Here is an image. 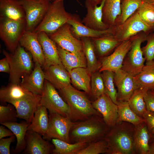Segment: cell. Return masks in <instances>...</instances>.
Here are the masks:
<instances>
[{
	"instance_id": "6da1fadb",
	"label": "cell",
	"mask_w": 154,
	"mask_h": 154,
	"mask_svg": "<svg viewBox=\"0 0 154 154\" xmlns=\"http://www.w3.org/2000/svg\"><path fill=\"white\" fill-rule=\"evenodd\" d=\"M135 126L125 121L117 122L110 128L104 139L106 141L108 154H135Z\"/></svg>"
},
{
	"instance_id": "7a4b0ae2",
	"label": "cell",
	"mask_w": 154,
	"mask_h": 154,
	"mask_svg": "<svg viewBox=\"0 0 154 154\" xmlns=\"http://www.w3.org/2000/svg\"><path fill=\"white\" fill-rule=\"evenodd\" d=\"M110 128L102 117L93 116L86 119L74 122L70 130L69 138L72 143H89L104 138Z\"/></svg>"
},
{
	"instance_id": "3957f363",
	"label": "cell",
	"mask_w": 154,
	"mask_h": 154,
	"mask_svg": "<svg viewBox=\"0 0 154 154\" xmlns=\"http://www.w3.org/2000/svg\"><path fill=\"white\" fill-rule=\"evenodd\" d=\"M60 90L80 121L94 116L102 117L94 108L92 102L84 92L79 91L70 84Z\"/></svg>"
},
{
	"instance_id": "277c9868",
	"label": "cell",
	"mask_w": 154,
	"mask_h": 154,
	"mask_svg": "<svg viewBox=\"0 0 154 154\" xmlns=\"http://www.w3.org/2000/svg\"><path fill=\"white\" fill-rule=\"evenodd\" d=\"M3 53L7 59L10 66L9 79L11 83L19 84L21 79L33 70V57L30 53L19 44L13 53L5 50Z\"/></svg>"
},
{
	"instance_id": "5b68a950",
	"label": "cell",
	"mask_w": 154,
	"mask_h": 154,
	"mask_svg": "<svg viewBox=\"0 0 154 154\" xmlns=\"http://www.w3.org/2000/svg\"><path fill=\"white\" fill-rule=\"evenodd\" d=\"M40 104L46 107L49 113L58 114L74 122L80 121L69 105L60 96L55 87L45 79L43 91L40 96Z\"/></svg>"
},
{
	"instance_id": "8992f818",
	"label": "cell",
	"mask_w": 154,
	"mask_h": 154,
	"mask_svg": "<svg viewBox=\"0 0 154 154\" xmlns=\"http://www.w3.org/2000/svg\"><path fill=\"white\" fill-rule=\"evenodd\" d=\"M72 16L66 11L63 0L52 2L44 18L34 31L37 34L43 32L48 35L53 34L67 23Z\"/></svg>"
},
{
	"instance_id": "52a82bcc",
	"label": "cell",
	"mask_w": 154,
	"mask_h": 154,
	"mask_svg": "<svg viewBox=\"0 0 154 154\" xmlns=\"http://www.w3.org/2000/svg\"><path fill=\"white\" fill-rule=\"evenodd\" d=\"M149 34L142 32L133 37L131 48L123 60L121 69L133 76L138 74L144 66L146 60L141 47Z\"/></svg>"
},
{
	"instance_id": "ba28073f",
	"label": "cell",
	"mask_w": 154,
	"mask_h": 154,
	"mask_svg": "<svg viewBox=\"0 0 154 154\" xmlns=\"http://www.w3.org/2000/svg\"><path fill=\"white\" fill-rule=\"evenodd\" d=\"M26 31V20L15 21L0 17V37L11 53H14Z\"/></svg>"
},
{
	"instance_id": "9c48e42d",
	"label": "cell",
	"mask_w": 154,
	"mask_h": 154,
	"mask_svg": "<svg viewBox=\"0 0 154 154\" xmlns=\"http://www.w3.org/2000/svg\"><path fill=\"white\" fill-rule=\"evenodd\" d=\"M112 35L121 42L142 32L148 34L154 32V28L145 24L136 11L123 23L113 27Z\"/></svg>"
},
{
	"instance_id": "30bf717a",
	"label": "cell",
	"mask_w": 154,
	"mask_h": 154,
	"mask_svg": "<svg viewBox=\"0 0 154 154\" xmlns=\"http://www.w3.org/2000/svg\"><path fill=\"white\" fill-rule=\"evenodd\" d=\"M18 0L25 13L26 31H34L44 18L52 2L50 0Z\"/></svg>"
},
{
	"instance_id": "8fae6325",
	"label": "cell",
	"mask_w": 154,
	"mask_h": 154,
	"mask_svg": "<svg viewBox=\"0 0 154 154\" xmlns=\"http://www.w3.org/2000/svg\"><path fill=\"white\" fill-rule=\"evenodd\" d=\"M48 116V127L43 138L48 141L56 139L71 143L69 133L74 122L67 117L57 113H49Z\"/></svg>"
},
{
	"instance_id": "7c38bea8",
	"label": "cell",
	"mask_w": 154,
	"mask_h": 154,
	"mask_svg": "<svg viewBox=\"0 0 154 154\" xmlns=\"http://www.w3.org/2000/svg\"><path fill=\"white\" fill-rule=\"evenodd\" d=\"M48 36L56 44L67 51L73 53L83 51L82 41L73 36L67 23Z\"/></svg>"
},
{
	"instance_id": "4fadbf2b",
	"label": "cell",
	"mask_w": 154,
	"mask_h": 154,
	"mask_svg": "<svg viewBox=\"0 0 154 154\" xmlns=\"http://www.w3.org/2000/svg\"><path fill=\"white\" fill-rule=\"evenodd\" d=\"M133 37L121 42L111 54L102 58L100 72L108 70L115 72L121 68L124 59L131 48Z\"/></svg>"
},
{
	"instance_id": "5bb4252c",
	"label": "cell",
	"mask_w": 154,
	"mask_h": 154,
	"mask_svg": "<svg viewBox=\"0 0 154 154\" xmlns=\"http://www.w3.org/2000/svg\"><path fill=\"white\" fill-rule=\"evenodd\" d=\"M94 108L102 116L106 124L110 128L114 126L118 117V106L106 94L92 102Z\"/></svg>"
},
{
	"instance_id": "9a60e30c",
	"label": "cell",
	"mask_w": 154,
	"mask_h": 154,
	"mask_svg": "<svg viewBox=\"0 0 154 154\" xmlns=\"http://www.w3.org/2000/svg\"><path fill=\"white\" fill-rule=\"evenodd\" d=\"M114 73V82L117 88V101H128L134 91L139 87L134 76L121 68Z\"/></svg>"
},
{
	"instance_id": "2e32d148",
	"label": "cell",
	"mask_w": 154,
	"mask_h": 154,
	"mask_svg": "<svg viewBox=\"0 0 154 154\" xmlns=\"http://www.w3.org/2000/svg\"><path fill=\"white\" fill-rule=\"evenodd\" d=\"M35 131L27 130L26 136V147L22 152L26 154H52L54 147L48 141Z\"/></svg>"
},
{
	"instance_id": "e0dca14e",
	"label": "cell",
	"mask_w": 154,
	"mask_h": 154,
	"mask_svg": "<svg viewBox=\"0 0 154 154\" xmlns=\"http://www.w3.org/2000/svg\"><path fill=\"white\" fill-rule=\"evenodd\" d=\"M20 84L33 94L41 96L43 91L45 75L42 67L35 62L34 69L29 74L22 77Z\"/></svg>"
},
{
	"instance_id": "ac0fdd59",
	"label": "cell",
	"mask_w": 154,
	"mask_h": 154,
	"mask_svg": "<svg viewBox=\"0 0 154 154\" xmlns=\"http://www.w3.org/2000/svg\"><path fill=\"white\" fill-rule=\"evenodd\" d=\"M106 0H102L99 6L91 5L86 0L87 13L81 21L86 26L94 30L104 31L110 28L103 21V9Z\"/></svg>"
},
{
	"instance_id": "d6986e66",
	"label": "cell",
	"mask_w": 154,
	"mask_h": 154,
	"mask_svg": "<svg viewBox=\"0 0 154 154\" xmlns=\"http://www.w3.org/2000/svg\"><path fill=\"white\" fill-rule=\"evenodd\" d=\"M19 44L30 53L35 62H38L43 68L45 59L37 33L34 31H26L19 41Z\"/></svg>"
},
{
	"instance_id": "ffe728a7",
	"label": "cell",
	"mask_w": 154,
	"mask_h": 154,
	"mask_svg": "<svg viewBox=\"0 0 154 154\" xmlns=\"http://www.w3.org/2000/svg\"><path fill=\"white\" fill-rule=\"evenodd\" d=\"M45 79L59 90L70 84L69 73L62 64L51 65L43 70Z\"/></svg>"
},
{
	"instance_id": "44dd1931",
	"label": "cell",
	"mask_w": 154,
	"mask_h": 154,
	"mask_svg": "<svg viewBox=\"0 0 154 154\" xmlns=\"http://www.w3.org/2000/svg\"><path fill=\"white\" fill-rule=\"evenodd\" d=\"M67 23L70 25L73 36L78 39L82 37L98 38L108 34L112 35L113 33V28L104 31L91 29L83 24L76 15H72Z\"/></svg>"
},
{
	"instance_id": "7402d4cb",
	"label": "cell",
	"mask_w": 154,
	"mask_h": 154,
	"mask_svg": "<svg viewBox=\"0 0 154 154\" xmlns=\"http://www.w3.org/2000/svg\"><path fill=\"white\" fill-rule=\"evenodd\" d=\"M37 36L45 59L44 69L52 65L62 64L56 44L44 32L38 33Z\"/></svg>"
},
{
	"instance_id": "603a6c76",
	"label": "cell",
	"mask_w": 154,
	"mask_h": 154,
	"mask_svg": "<svg viewBox=\"0 0 154 154\" xmlns=\"http://www.w3.org/2000/svg\"><path fill=\"white\" fill-rule=\"evenodd\" d=\"M40 96L34 95L12 103L17 110V118L31 123L35 111L40 105Z\"/></svg>"
},
{
	"instance_id": "cb8c5ba5",
	"label": "cell",
	"mask_w": 154,
	"mask_h": 154,
	"mask_svg": "<svg viewBox=\"0 0 154 154\" xmlns=\"http://www.w3.org/2000/svg\"><path fill=\"white\" fill-rule=\"evenodd\" d=\"M34 95L20 84L11 83L7 86L0 89V100L11 104L15 102Z\"/></svg>"
},
{
	"instance_id": "d4e9b609",
	"label": "cell",
	"mask_w": 154,
	"mask_h": 154,
	"mask_svg": "<svg viewBox=\"0 0 154 154\" xmlns=\"http://www.w3.org/2000/svg\"><path fill=\"white\" fill-rule=\"evenodd\" d=\"M56 45L62 63L68 72L77 68H86V60L83 51L73 53Z\"/></svg>"
},
{
	"instance_id": "484cf974",
	"label": "cell",
	"mask_w": 154,
	"mask_h": 154,
	"mask_svg": "<svg viewBox=\"0 0 154 154\" xmlns=\"http://www.w3.org/2000/svg\"><path fill=\"white\" fill-rule=\"evenodd\" d=\"M0 17L26 20L24 10L18 0H0Z\"/></svg>"
},
{
	"instance_id": "4316f807",
	"label": "cell",
	"mask_w": 154,
	"mask_h": 154,
	"mask_svg": "<svg viewBox=\"0 0 154 154\" xmlns=\"http://www.w3.org/2000/svg\"><path fill=\"white\" fill-rule=\"evenodd\" d=\"M150 136L144 122L135 126L134 146L135 154H148Z\"/></svg>"
},
{
	"instance_id": "83f0119b",
	"label": "cell",
	"mask_w": 154,
	"mask_h": 154,
	"mask_svg": "<svg viewBox=\"0 0 154 154\" xmlns=\"http://www.w3.org/2000/svg\"><path fill=\"white\" fill-rule=\"evenodd\" d=\"M68 72L71 82L76 88L82 90L88 94H91V75L86 68H77Z\"/></svg>"
},
{
	"instance_id": "f1b7e54d",
	"label": "cell",
	"mask_w": 154,
	"mask_h": 154,
	"mask_svg": "<svg viewBox=\"0 0 154 154\" xmlns=\"http://www.w3.org/2000/svg\"><path fill=\"white\" fill-rule=\"evenodd\" d=\"M31 123L26 121L20 123L16 122L0 123L10 130L16 137L17 143L14 150V153H20L25 149L26 145V134L28 127Z\"/></svg>"
},
{
	"instance_id": "f546056e",
	"label": "cell",
	"mask_w": 154,
	"mask_h": 154,
	"mask_svg": "<svg viewBox=\"0 0 154 154\" xmlns=\"http://www.w3.org/2000/svg\"><path fill=\"white\" fill-rule=\"evenodd\" d=\"M47 110L46 107L40 105L38 106L27 130L36 132L42 136L45 135L49 122Z\"/></svg>"
},
{
	"instance_id": "4dcf8cb0",
	"label": "cell",
	"mask_w": 154,
	"mask_h": 154,
	"mask_svg": "<svg viewBox=\"0 0 154 154\" xmlns=\"http://www.w3.org/2000/svg\"><path fill=\"white\" fill-rule=\"evenodd\" d=\"M83 44V51L87 62L86 69L91 75L99 70L101 67V62L98 61L96 56L94 45L90 38H81Z\"/></svg>"
},
{
	"instance_id": "1f68e13d",
	"label": "cell",
	"mask_w": 154,
	"mask_h": 154,
	"mask_svg": "<svg viewBox=\"0 0 154 154\" xmlns=\"http://www.w3.org/2000/svg\"><path fill=\"white\" fill-rule=\"evenodd\" d=\"M121 0H106L103 9V21L110 28L115 25L121 13Z\"/></svg>"
},
{
	"instance_id": "d6a6232c",
	"label": "cell",
	"mask_w": 154,
	"mask_h": 154,
	"mask_svg": "<svg viewBox=\"0 0 154 154\" xmlns=\"http://www.w3.org/2000/svg\"><path fill=\"white\" fill-rule=\"evenodd\" d=\"M90 38L98 55L103 57L115 49L121 42L117 40L112 34Z\"/></svg>"
},
{
	"instance_id": "836d02e7",
	"label": "cell",
	"mask_w": 154,
	"mask_h": 154,
	"mask_svg": "<svg viewBox=\"0 0 154 154\" xmlns=\"http://www.w3.org/2000/svg\"><path fill=\"white\" fill-rule=\"evenodd\" d=\"M139 88L146 90L154 89V62H146L141 71L134 76Z\"/></svg>"
},
{
	"instance_id": "e575fe53",
	"label": "cell",
	"mask_w": 154,
	"mask_h": 154,
	"mask_svg": "<svg viewBox=\"0 0 154 154\" xmlns=\"http://www.w3.org/2000/svg\"><path fill=\"white\" fill-rule=\"evenodd\" d=\"M117 122L125 121L134 126L145 121L144 119L136 114L130 108L128 101L118 102Z\"/></svg>"
},
{
	"instance_id": "d590c367",
	"label": "cell",
	"mask_w": 154,
	"mask_h": 154,
	"mask_svg": "<svg viewBox=\"0 0 154 154\" xmlns=\"http://www.w3.org/2000/svg\"><path fill=\"white\" fill-rule=\"evenodd\" d=\"M51 141L54 147L52 154H75L88 144L83 143H69L56 139H52Z\"/></svg>"
},
{
	"instance_id": "8d00e7d4",
	"label": "cell",
	"mask_w": 154,
	"mask_h": 154,
	"mask_svg": "<svg viewBox=\"0 0 154 154\" xmlns=\"http://www.w3.org/2000/svg\"><path fill=\"white\" fill-rule=\"evenodd\" d=\"M146 91L141 88H137L128 101L131 109L137 115L143 118L147 111L144 99V94Z\"/></svg>"
},
{
	"instance_id": "74e56055",
	"label": "cell",
	"mask_w": 154,
	"mask_h": 154,
	"mask_svg": "<svg viewBox=\"0 0 154 154\" xmlns=\"http://www.w3.org/2000/svg\"><path fill=\"white\" fill-rule=\"evenodd\" d=\"M142 2V0H121V13L116 20L115 26L123 23L134 14Z\"/></svg>"
},
{
	"instance_id": "f35d334b",
	"label": "cell",
	"mask_w": 154,
	"mask_h": 154,
	"mask_svg": "<svg viewBox=\"0 0 154 154\" xmlns=\"http://www.w3.org/2000/svg\"><path fill=\"white\" fill-rule=\"evenodd\" d=\"M101 72L106 93L109 96L113 102L117 105V91L115 87L114 72L110 70H106Z\"/></svg>"
},
{
	"instance_id": "ab89813d",
	"label": "cell",
	"mask_w": 154,
	"mask_h": 154,
	"mask_svg": "<svg viewBox=\"0 0 154 154\" xmlns=\"http://www.w3.org/2000/svg\"><path fill=\"white\" fill-rule=\"evenodd\" d=\"M136 11L145 24L154 28V5L143 2Z\"/></svg>"
},
{
	"instance_id": "60d3db41",
	"label": "cell",
	"mask_w": 154,
	"mask_h": 154,
	"mask_svg": "<svg viewBox=\"0 0 154 154\" xmlns=\"http://www.w3.org/2000/svg\"><path fill=\"white\" fill-rule=\"evenodd\" d=\"M91 95L95 100L106 93L101 72L96 71L91 75Z\"/></svg>"
},
{
	"instance_id": "b9f144b4",
	"label": "cell",
	"mask_w": 154,
	"mask_h": 154,
	"mask_svg": "<svg viewBox=\"0 0 154 154\" xmlns=\"http://www.w3.org/2000/svg\"><path fill=\"white\" fill-rule=\"evenodd\" d=\"M108 149V144L103 139L88 143L86 147L78 151L75 154H106Z\"/></svg>"
},
{
	"instance_id": "7bdbcfd3",
	"label": "cell",
	"mask_w": 154,
	"mask_h": 154,
	"mask_svg": "<svg viewBox=\"0 0 154 154\" xmlns=\"http://www.w3.org/2000/svg\"><path fill=\"white\" fill-rule=\"evenodd\" d=\"M17 115V110L12 104L0 106V123L16 122Z\"/></svg>"
},
{
	"instance_id": "ee69618b",
	"label": "cell",
	"mask_w": 154,
	"mask_h": 154,
	"mask_svg": "<svg viewBox=\"0 0 154 154\" xmlns=\"http://www.w3.org/2000/svg\"><path fill=\"white\" fill-rule=\"evenodd\" d=\"M147 44L141 48L143 54L146 62H151L154 60V32L149 34L147 37Z\"/></svg>"
},
{
	"instance_id": "f6af8a7d",
	"label": "cell",
	"mask_w": 154,
	"mask_h": 154,
	"mask_svg": "<svg viewBox=\"0 0 154 154\" xmlns=\"http://www.w3.org/2000/svg\"><path fill=\"white\" fill-rule=\"evenodd\" d=\"M143 117L149 132L150 139H154V113L147 110Z\"/></svg>"
},
{
	"instance_id": "bcb514c9",
	"label": "cell",
	"mask_w": 154,
	"mask_h": 154,
	"mask_svg": "<svg viewBox=\"0 0 154 154\" xmlns=\"http://www.w3.org/2000/svg\"><path fill=\"white\" fill-rule=\"evenodd\" d=\"M16 137L14 135L10 137L0 139V154H10V147L11 143L14 142Z\"/></svg>"
},
{
	"instance_id": "7dc6e473",
	"label": "cell",
	"mask_w": 154,
	"mask_h": 154,
	"mask_svg": "<svg viewBox=\"0 0 154 154\" xmlns=\"http://www.w3.org/2000/svg\"><path fill=\"white\" fill-rule=\"evenodd\" d=\"M144 99L147 110L154 113V90H150L145 91Z\"/></svg>"
},
{
	"instance_id": "c3c4849f",
	"label": "cell",
	"mask_w": 154,
	"mask_h": 154,
	"mask_svg": "<svg viewBox=\"0 0 154 154\" xmlns=\"http://www.w3.org/2000/svg\"><path fill=\"white\" fill-rule=\"evenodd\" d=\"M0 72L10 73V65L7 59L5 57L0 60Z\"/></svg>"
},
{
	"instance_id": "681fc988",
	"label": "cell",
	"mask_w": 154,
	"mask_h": 154,
	"mask_svg": "<svg viewBox=\"0 0 154 154\" xmlns=\"http://www.w3.org/2000/svg\"><path fill=\"white\" fill-rule=\"evenodd\" d=\"M13 135L14 133L10 130L7 129L3 125L0 126V139Z\"/></svg>"
},
{
	"instance_id": "f907efd6",
	"label": "cell",
	"mask_w": 154,
	"mask_h": 154,
	"mask_svg": "<svg viewBox=\"0 0 154 154\" xmlns=\"http://www.w3.org/2000/svg\"><path fill=\"white\" fill-rule=\"evenodd\" d=\"M91 5L94 6L100 4L102 0H86Z\"/></svg>"
},
{
	"instance_id": "816d5d0a",
	"label": "cell",
	"mask_w": 154,
	"mask_h": 154,
	"mask_svg": "<svg viewBox=\"0 0 154 154\" xmlns=\"http://www.w3.org/2000/svg\"><path fill=\"white\" fill-rule=\"evenodd\" d=\"M150 149L148 154H154V146L149 145Z\"/></svg>"
},
{
	"instance_id": "f5cc1de1",
	"label": "cell",
	"mask_w": 154,
	"mask_h": 154,
	"mask_svg": "<svg viewBox=\"0 0 154 154\" xmlns=\"http://www.w3.org/2000/svg\"><path fill=\"white\" fill-rule=\"evenodd\" d=\"M143 2L154 5V0H142Z\"/></svg>"
},
{
	"instance_id": "db71d44e",
	"label": "cell",
	"mask_w": 154,
	"mask_h": 154,
	"mask_svg": "<svg viewBox=\"0 0 154 154\" xmlns=\"http://www.w3.org/2000/svg\"><path fill=\"white\" fill-rule=\"evenodd\" d=\"M62 0H55L53 2H58V1H62ZM76 1L78 2L79 4H80V2L79 1H78V0H76ZM81 5V4H80Z\"/></svg>"
},
{
	"instance_id": "11a10c76",
	"label": "cell",
	"mask_w": 154,
	"mask_h": 154,
	"mask_svg": "<svg viewBox=\"0 0 154 154\" xmlns=\"http://www.w3.org/2000/svg\"><path fill=\"white\" fill-rule=\"evenodd\" d=\"M154 141L151 144H149V145H152L153 146H154Z\"/></svg>"
},
{
	"instance_id": "9f6ffc18",
	"label": "cell",
	"mask_w": 154,
	"mask_h": 154,
	"mask_svg": "<svg viewBox=\"0 0 154 154\" xmlns=\"http://www.w3.org/2000/svg\"><path fill=\"white\" fill-rule=\"evenodd\" d=\"M51 0V1H52V2H53L54 1H55V0Z\"/></svg>"
},
{
	"instance_id": "6f0895ef",
	"label": "cell",
	"mask_w": 154,
	"mask_h": 154,
	"mask_svg": "<svg viewBox=\"0 0 154 154\" xmlns=\"http://www.w3.org/2000/svg\"><path fill=\"white\" fill-rule=\"evenodd\" d=\"M153 62H154V60L153 61Z\"/></svg>"
},
{
	"instance_id": "680465c9",
	"label": "cell",
	"mask_w": 154,
	"mask_h": 154,
	"mask_svg": "<svg viewBox=\"0 0 154 154\" xmlns=\"http://www.w3.org/2000/svg\"><path fill=\"white\" fill-rule=\"evenodd\" d=\"M153 90H154V89H153Z\"/></svg>"
},
{
	"instance_id": "91938a15",
	"label": "cell",
	"mask_w": 154,
	"mask_h": 154,
	"mask_svg": "<svg viewBox=\"0 0 154 154\" xmlns=\"http://www.w3.org/2000/svg\"></svg>"
}]
</instances>
